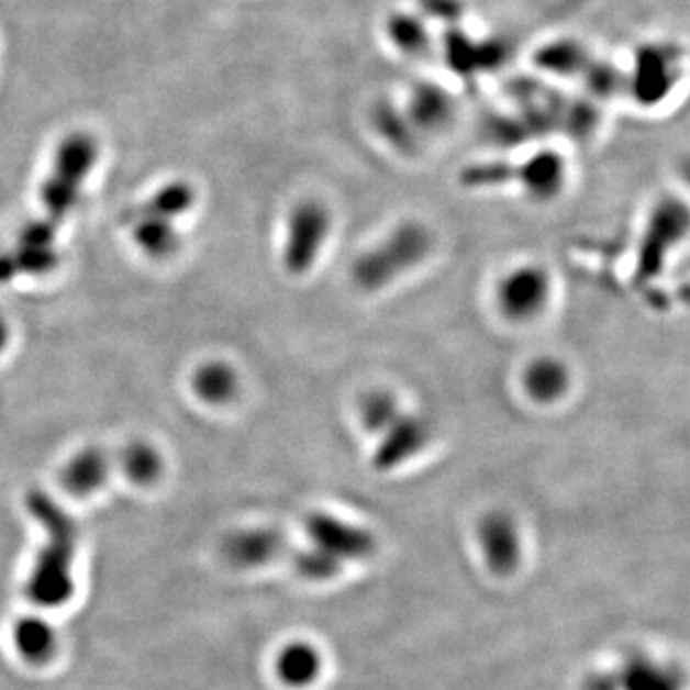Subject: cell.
<instances>
[{
	"label": "cell",
	"mask_w": 690,
	"mask_h": 690,
	"mask_svg": "<svg viewBox=\"0 0 690 690\" xmlns=\"http://www.w3.org/2000/svg\"><path fill=\"white\" fill-rule=\"evenodd\" d=\"M434 248L432 229L419 219H405L353 259V286L365 293L388 290L429 261Z\"/></svg>",
	"instance_id": "6da1fadb"
},
{
	"label": "cell",
	"mask_w": 690,
	"mask_h": 690,
	"mask_svg": "<svg viewBox=\"0 0 690 690\" xmlns=\"http://www.w3.org/2000/svg\"><path fill=\"white\" fill-rule=\"evenodd\" d=\"M27 507L51 537L38 558L33 578H30V593H33L35 601L45 606L58 604L68 597V571L74 556L76 525L66 512L58 509V504L54 503L51 497L38 491L30 493Z\"/></svg>",
	"instance_id": "7a4b0ae2"
},
{
	"label": "cell",
	"mask_w": 690,
	"mask_h": 690,
	"mask_svg": "<svg viewBox=\"0 0 690 690\" xmlns=\"http://www.w3.org/2000/svg\"><path fill=\"white\" fill-rule=\"evenodd\" d=\"M98 159V143L89 133H71L62 141L54 154L53 171L41 188V202L45 208L48 226L60 225L69 211L77 205L81 188Z\"/></svg>",
	"instance_id": "3957f363"
},
{
	"label": "cell",
	"mask_w": 690,
	"mask_h": 690,
	"mask_svg": "<svg viewBox=\"0 0 690 690\" xmlns=\"http://www.w3.org/2000/svg\"><path fill=\"white\" fill-rule=\"evenodd\" d=\"M334 215L323 200H301L296 203L285 226L282 265L293 277H303L315 269L331 241Z\"/></svg>",
	"instance_id": "277c9868"
},
{
	"label": "cell",
	"mask_w": 690,
	"mask_h": 690,
	"mask_svg": "<svg viewBox=\"0 0 690 690\" xmlns=\"http://www.w3.org/2000/svg\"><path fill=\"white\" fill-rule=\"evenodd\" d=\"M553 300V277L541 263H520L497 280L493 305L504 323L532 324L545 315Z\"/></svg>",
	"instance_id": "5b68a950"
},
{
	"label": "cell",
	"mask_w": 690,
	"mask_h": 690,
	"mask_svg": "<svg viewBox=\"0 0 690 690\" xmlns=\"http://www.w3.org/2000/svg\"><path fill=\"white\" fill-rule=\"evenodd\" d=\"M689 233V210L681 200L666 198L654 205L646 221L645 233L638 242V280H653L658 277L671 252L685 241Z\"/></svg>",
	"instance_id": "8992f818"
},
{
	"label": "cell",
	"mask_w": 690,
	"mask_h": 690,
	"mask_svg": "<svg viewBox=\"0 0 690 690\" xmlns=\"http://www.w3.org/2000/svg\"><path fill=\"white\" fill-rule=\"evenodd\" d=\"M305 533L313 547L321 548L342 564L368 560L376 553V537L367 527L331 512L309 514Z\"/></svg>",
	"instance_id": "52a82bcc"
},
{
	"label": "cell",
	"mask_w": 690,
	"mask_h": 690,
	"mask_svg": "<svg viewBox=\"0 0 690 690\" xmlns=\"http://www.w3.org/2000/svg\"><path fill=\"white\" fill-rule=\"evenodd\" d=\"M476 539L483 563L497 578H509L520 568L522 532L511 512H486L476 527Z\"/></svg>",
	"instance_id": "ba28073f"
},
{
	"label": "cell",
	"mask_w": 690,
	"mask_h": 690,
	"mask_svg": "<svg viewBox=\"0 0 690 690\" xmlns=\"http://www.w3.org/2000/svg\"><path fill=\"white\" fill-rule=\"evenodd\" d=\"M432 429L422 414L405 413L376 437L370 465L376 472H393L409 465L430 445Z\"/></svg>",
	"instance_id": "9c48e42d"
},
{
	"label": "cell",
	"mask_w": 690,
	"mask_h": 690,
	"mask_svg": "<svg viewBox=\"0 0 690 690\" xmlns=\"http://www.w3.org/2000/svg\"><path fill=\"white\" fill-rule=\"evenodd\" d=\"M574 375L563 357L553 353L535 355L525 363L520 376V386L533 405L553 407L560 403L571 390Z\"/></svg>",
	"instance_id": "30bf717a"
},
{
	"label": "cell",
	"mask_w": 690,
	"mask_h": 690,
	"mask_svg": "<svg viewBox=\"0 0 690 690\" xmlns=\"http://www.w3.org/2000/svg\"><path fill=\"white\" fill-rule=\"evenodd\" d=\"M568 169L556 152H539L514 166V182L535 202H550L563 192Z\"/></svg>",
	"instance_id": "8fae6325"
},
{
	"label": "cell",
	"mask_w": 690,
	"mask_h": 690,
	"mask_svg": "<svg viewBox=\"0 0 690 690\" xmlns=\"http://www.w3.org/2000/svg\"><path fill=\"white\" fill-rule=\"evenodd\" d=\"M323 654L308 641H290L275 656V676L288 689L303 690L323 676Z\"/></svg>",
	"instance_id": "7c38bea8"
},
{
	"label": "cell",
	"mask_w": 690,
	"mask_h": 690,
	"mask_svg": "<svg viewBox=\"0 0 690 690\" xmlns=\"http://www.w3.org/2000/svg\"><path fill=\"white\" fill-rule=\"evenodd\" d=\"M12 646L25 664L45 666L56 656L58 633L46 617L27 615L14 623Z\"/></svg>",
	"instance_id": "4fadbf2b"
},
{
	"label": "cell",
	"mask_w": 690,
	"mask_h": 690,
	"mask_svg": "<svg viewBox=\"0 0 690 690\" xmlns=\"http://www.w3.org/2000/svg\"><path fill=\"white\" fill-rule=\"evenodd\" d=\"M403 413H405V407L401 403L398 393L390 388L365 390L355 403L357 424L372 439L382 434L383 430L390 429L391 424Z\"/></svg>",
	"instance_id": "5bb4252c"
},
{
	"label": "cell",
	"mask_w": 690,
	"mask_h": 690,
	"mask_svg": "<svg viewBox=\"0 0 690 690\" xmlns=\"http://www.w3.org/2000/svg\"><path fill=\"white\" fill-rule=\"evenodd\" d=\"M282 548V537L269 527H249L234 533L229 539L226 553L234 563L256 568L270 563Z\"/></svg>",
	"instance_id": "9a60e30c"
},
{
	"label": "cell",
	"mask_w": 690,
	"mask_h": 690,
	"mask_svg": "<svg viewBox=\"0 0 690 690\" xmlns=\"http://www.w3.org/2000/svg\"><path fill=\"white\" fill-rule=\"evenodd\" d=\"M108 478V458L98 449L81 450L64 468L62 481L71 496L87 497L102 488Z\"/></svg>",
	"instance_id": "2e32d148"
},
{
	"label": "cell",
	"mask_w": 690,
	"mask_h": 690,
	"mask_svg": "<svg viewBox=\"0 0 690 690\" xmlns=\"http://www.w3.org/2000/svg\"><path fill=\"white\" fill-rule=\"evenodd\" d=\"M617 677L620 690H681L674 669L653 658H631Z\"/></svg>",
	"instance_id": "e0dca14e"
},
{
	"label": "cell",
	"mask_w": 690,
	"mask_h": 690,
	"mask_svg": "<svg viewBox=\"0 0 690 690\" xmlns=\"http://www.w3.org/2000/svg\"><path fill=\"white\" fill-rule=\"evenodd\" d=\"M127 221H133L136 244L151 256H169L179 246V234L175 231L171 219L135 211L133 215H129Z\"/></svg>",
	"instance_id": "ac0fdd59"
},
{
	"label": "cell",
	"mask_w": 690,
	"mask_h": 690,
	"mask_svg": "<svg viewBox=\"0 0 690 690\" xmlns=\"http://www.w3.org/2000/svg\"><path fill=\"white\" fill-rule=\"evenodd\" d=\"M192 388L203 401L223 405L238 393L241 382H238L236 370L231 365H226L223 360H211L196 370Z\"/></svg>",
	"instance_id": "d6986e66"
},
{
	"label": "cell",
	"mask_w": 690,
	"mask_h": 690,
	"mask_svg": "<svg viewBox=\"0 0 690 690\" xmlns=\"http://www.w3.org/2000/svg\"><path fill=\"white\" fill-rule=\"evenodd\" d=\"M194 203V190L187 182H169L164 188H159L156 194L152 196L148 202L136 208L138 213L158 215V218L175 219L180 213L190 210Z\"/></svg>",
	"instance_id": "ffe728a7"
},
{
	"label": "cell",
	"mask_w": 690,
	"mask_h": 690,
	"mask_svg": "<svg viewBox=\"0 0 690 690\" xmlns=\"http://www.w3.org/2000/svg\"><path fill=\"white\" fill-rule=\"evenodd\" d=\"M123 468L135 483L148 486L158 480L164 463L158 450L148 443H133L123 455Z\"/></svg>",
	"instance_id": "44dd1931"
},
{
	"label": "cell",
	"mask_w": 690,
	"mask_h": 690,
	"mask_svg": "<svg viewBox=\"0 0 690 690\" xmlns=\"http://www.w3.org/2000/svg\"><path fill=\"white\" fill-rule=\"evenodd\" d=\"M342 568H344V564L336 560L334 556L326 555L321 548L313 547V545L301 550L296 558V570L311 581H326V579L336 578Z\"/></svg>",
	"instance_id": "7402d4cb"
},
{
	"label": "cell",
	"mask_w": 690,
	"mask_h": 690,
	"mask_svg": "<svg viewBox=\"0 0 690 690\" xmlns=\"http://www.w3.org/2000/svg\"><path fill=\"white\" fill-rule=\"evenodd\" d=\"M587 690H620L617 687V677L597 676L589 681Z\"/></svg>",
	"instance_id": "603a6c76"
},
{
	"label": "cell",
	"mask_w": 690,
	"mask_h": 690,
	"mask_svg": "<svg viewBox=\"0 0 690 690\" xmlns=\"http://www.w3.org/2000/svg\"><path fill=\"white\" fill-rule=\"evenodd\" d=\"M8 344V326L2 319H0V352L7 347Z\"/></svg>",
	"instance_id": "cb8c5ba5"
}]
</instances>
